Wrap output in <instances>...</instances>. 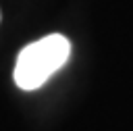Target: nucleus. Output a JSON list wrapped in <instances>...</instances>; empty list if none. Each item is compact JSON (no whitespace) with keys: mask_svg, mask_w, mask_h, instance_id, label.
<instances>
[{"mask_svg":"<svg viewBox=\"0 0 133 131\" xmlns=\"http://www.w3.org/2000/svg\"><path fill=\"white\" fill-rule=\"evenodd\" d=\"M71 56V42L60 33H50L25 46L15 62L12 79L17 87L31 91L42 87Z\"/></svg>","mask_w":133,"mask_h":131,"instance_id":"1","label":"nucleus"},{"mask_svg":"<svg viewBox=\"0 0 133 131\" xmlns=\"http://www.w3.org/2000/svg\"><path fill=\"white\" fill-rule=\"evenodd\" d=\"M0 21H2V12H0Z\"/></svg>","mask_w":133,"mask_h":131,"instance_id":"2","label":"nucleus"}]
</instances>
